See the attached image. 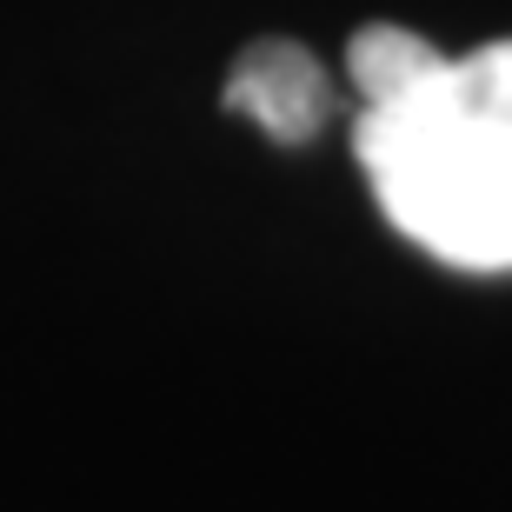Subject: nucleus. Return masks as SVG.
I'll return each instance as SVG.
<instances>
[{
	"label": "nucleus",
	"mask_w": 512,
	"mask_h": 512,
	"mask_svg": "<svg viewBox=\"0 0 512 512\" xmlns=\"http://www.w3.org/2000/svg\"><path fill=\"white\" fill-rule=\"evenodd\" d=\"M353 153L419 253L459 273H512V40L446 54L413 94L360 107Z\"/></svg>",
	"instance_id": "nucleus-1"
},
{
	"label": "nucleus",
	"mask_w": 512,
	"mask_h": 512,
	"mask_svg": "<svg viewBox=\"0 0 512 512\" xmlns=\"http://www.w3.org/2000/svg\"><path fill=\"white\" fill-rule=\"evenodd\" d=\"M227 107L240 120H253L266 140L306 147L326 127L333 87H326V67L306 54L300 40H253L227 74Z\"/></svg>",
	"instance_id": "nucleus-2"
},
{
	"label": "nucleus",
	"mask_w": 512,
	"mask_h": 512,
	"mask_svg": "<svg viewBox=\"0 0 512 512\" xmlns=\"http://www.w3.org/2000/svg\"><path fill=\"white\" fill-rule=\"evenodd\" d=\"M439 67H446V47H433L413 27H393V20L360 27L353 47H346V74L360 87V107H386V100L413 94L419 80H433Z\"/></svg>",
	"instance_id": "nucleus-3"
}]
</instances>
